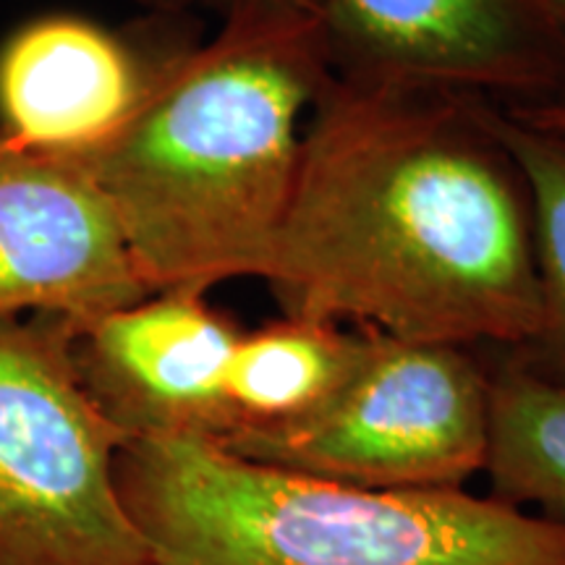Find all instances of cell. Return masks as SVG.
<instances>
[{
	"mask_svg": "<svg viewBox=\"0 0 565 565\" xmlns=\"http://www.w3.org/2000/svg\"><path fill=\"white\" fill-rule=\"evenodd\" d=\"M275 6H282V9H299V11H309L312 0H270Z\"/></svg>",
	"mask_w": 565,
	"mask_h": 565,
	"instance_id": "obj_15",
	"label": "cell"
},
{
	"mask_svg": "<svg viewBox=\"0 0 565 565\" xmlns=\"http://www.w3.org/2000/svg\"><path fill=\"white\" fill-rule=\"evenodd\" d=\"M492 498L565 521V380L515 353L490 374Z\"/></svg>",
	"mask_w": 565,
	"mask_h": 565,
	"instance_id": "obj_11",
	"label": "cell"
},
{
	"mask_svg": "<svg viewBox=\"0 0 565 565\" xmlns=\"http://www.w3.org/2000/svg\"><path fill=\"white\" fill-rule=\"evenodd\" d=\"M366 333L362 364L320 414L225 448L364 490H463L487 463L490 374L463 345Z\"/></svg>",
	"mask_w": 565,
	"mask_h": 565,
	"instance_id": "obj_5",
	"label": "cell"
},
{
	"mask_svg": "<svg viewBox=\"0 0 565 565\" xmlns=\"http://www.w3.org/2000/svg\"><path fill=\"white\" fill-rule=\"evenodd\" d=\"M330 21L362 66L356 82L532 95L565 84L547 0H330Z\"/></svg>",
	"mask_w": 565,
	"mask_h": 565,
	"instance_id": "obj_8",
	"label": "cell"
},
{
	"mask_svg": "<svg viewBox=\"0 0 565 565\" xmlns=\"http://www.w3.org/2000/svg\"><path fill=\"white\" fill-rule=\"evenodd\" d=\"M152 296L116 215L76 160L0 137V320L74 328Z\"/></svg>",
	"mask_w": 565,
	"mask_h": 565,
	"instance_id": "obj_6",
	"label": "cell"
},
{
	"mask_svg": "<svg viewBox=\"0 0 565 565\" xmlns=\"http://www.w3.org/2000/svg\"><path fill=\"white\" fill-rule=\"evenodd\" d=\"M515 116L524 118L526 124L536 126V129L565 134V95L550 97L545 103H536L532 108L519 110Z\"/></svg>",
	"mask_w": 565,
	"mask_h": 565,
	"instance_id": "obj_13",
	"label": "cell"
},
{
	"mask_svg": "<svg viewBox=\"0 0 565 565\" xmlns=\"http://www.w3.org/2000/svg\"><path fill=\"white\" fill-rule=\"evenodd\" d=\"M152 71L116 34L79 17H42L0 47V137L82 160L121 134Z\"/></svg>",
	"mask_w": 565,
	"mask_h": 565,
	"instance_id": "obj_9",
	"label": "cell"
},
{
	"mask_svg": "<svg viewBox=\"0 0 565 565\" xmlns=\"http://www.w3.org/2000/svg\"><path fill=\"white\" fill-rule=\"evenodd\" d=\"M307 11L244 17L152 71L116 139L76 160L110 204L150 294L259 278L301 160V118L322 97Z\"/></svg>",
	"mask_w": 565,
	"mask_h": 565,
	"instance_id": "obj_2",
	"label": "cell"
},
{
	"mask_svg": "<svg viewBox=\"0 0 565 565\" xmlns=\"http://www.w3.org/2000/svg\"><path fill=\"white\" fill-rule=\"evenodd\" d=\"M550 11H553V19L557 24V30H561V38L565 42V0H547Z\"/></svg>",
	"mask_w": 565,
	"mask_h": 565,
	"instance_id": "obj_14",
	"label": "cell"
},
{
	"mask_svg": "<svg viewBox=\"0 0 565 565\" xmlns=\"http://www.w3.org/2000/svg\"><path fill=\"white\" fill-rule=\"evenodd\" d=\"M105 419L58 317L0 320V565H150Z\"/></svg>",
	"mask_w": 565,
	"mask_h": 565,
	"instance_id": "obj_4",
	"label": "cell"
},
{
	"mask_svg": "<svg viewBox=\"0 0 565 565\" xmlns=\"http://www.w3.org/2000/svg\"><path fill=\"white\" fill-rule=\"evenodd\" d=\"M238 338V324L204 294L162 291L74 328V362L126 440L223 443L233 429L225 377Z\"/></svg>",
	"mask_w": 565,
	"mask_h": 565,
	"instance_id": "obj_7",
	"label": "cell"
},
{
	"mask_svg": "<svg viewBox=\"0 0 565 565\" xmlns=\"http://www.w3.org/2000/svg\"><path fill=\"white\" fill-rule=\"evenodd\" d=\"M116 484L150 565H565V521L466 490H364L200 437H139Z\"/></svg>",
	"mask_w": 565,
	"mask_h": 565,
	"instance_id": "obj_3",
	"label": "cell"
},
{
	"mask_svg": "<svg viewBox=\"0 0 565 565\" xmlns=\"http://www.w3.org/2000/svg\"><path fill=\"white\" fill-rule=\"evenodd\" d=\"M454 92H322L259 278L286 315L521 351L542 324L532 202L494 116Z\"/></svg>",
	"mask_w": 565,
	"mask_h": 565,
	"instance_id": "obj_1",
	"label": "cell"
},
{
	"mask_svg": "<svg viewBox=\"0 0 565 565\" xmlns=\"http://www.w3.org/2000/svg\"><path fill=\"white\" fill-rule=\"evenodd\" d=\"M366 343V330L345 333L338 322L301 315L242 333L225 377L233 429L223 445L312 419L349 383Z\"/></svg>",
	"mask_w": 565,
	"mask_h": 565,
	"instance_id": "obj_10",
	"label": "cell"
},
{
	"mask_svg": "<svg viewBox=\"0 0 565 565\" xmlns=\"http://www.w3.org/2000/svg\"><path fill=\"white\" fill-rule=\"evenodd\" d=\"M494 129L526 181L540 275V335L515 353L565 380V134L536 129L519 116H494Z\"/></svg>",
	"mask_w": 565,
	"mask_h": 565,
	"instance_id": "obj_12",
	"label": "cell"
}]
</instances>
